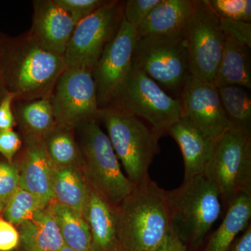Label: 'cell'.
Here are the masks:
<instances>
[{
	"label": "cell",
	"mask_w": 251,
	"mask_h": 251,
	"mask_svg": "<svg viewBox=\"0 0 251 251\" xmlns=\"http://www.w3.org/2000/svg\"><path fill=\"white\" fill-rule=\"evenodd\" d=\"M32 6L29 35L42 49L64 56L76 24L54 0H34Z\"/></svg>",
	"instance_id": "cell-14"
},
{
	"label": "cell",
	"mask_w": 251,
	"mask_h": 251,
	"mask_svg": "<svg viewBox=\"0 0 251 251\" xmlns=\"http://www.w3.org/2000/svg\"><path fill=\"white\" fill-rule=\"evenodd\" d=\"M172 228L180 240L199 247L222 211L219 191L204 174L166 191Z\"/></svg>",
	"instance_id": "cell-3"
},
{
	"label": "cell",
	"mask_w": 251,
	"mask_h": 251,
	"mask_svg": "<svg viewBox=\"0 0 251 251\" xmlns=\"http://www.w3.org/2000/svg\"><path fill=\"white\" fill-rule=\"evenodd\" d=\"M49 208L64 245L77 251H92L90 229L83 214L53 201Z\"/></svg>",
	"instance_id": "cell-24"
},
{
	"label": "cell",
	"mask_w": 251,
	"mask_h": 251,
	"mask_svg": "<svg viewBox=\"0 0 251 251\" xmlns=\"http://www.w3.org/2000/svg\"><path fill=\"white\" fill-rule=\"evenodd\" d=\"M133 63L162 88L179 92L191 76L184 35L137 39Z\"/></svg>",
	"instance_id": "cell-8"
},
{
	"label": "cell",
	"mask_w": 251,
	"mask_h": 251,
	"mask_svg": "<svg viewBox=\"0 0 251 251\" xmlns=\"http://www.w3.org/2000/svg\"><path fill=\"white\" fill-rule=\"evenodd\" d=\"M22 146V137L17 132L13 129L0 131V154L6 161L14 163Z\"/></svg>",
	"instance_id": "cell-33"
},
{
	"label": "cell",
	"mask_w": 251,
	"mask_h": 251,
	"mask_svg": "<svg viewBox=\"0 0 251 251\" xmlns=\"http://www.w3.org/2000/svg\"><path fill=\"white\" fill-rule=\"evenodd\" d=\"M59 251H77L74 250V249H72V248H69L67 247V246L64 245V247L62 248Z\"/></svg>",
	"instance_id": "cell-39"
},
{
	"label": "cell",
	"mask_w": 251,
	"mask_h": 251,
	"mask_svg": "<svg viewBox=\"0 0 251 251\" xmlns=\"http://www.w3.org/2000/svg\"><path fill=\"white\" fill-rule=\"evenodd\" d=\"M196 3V0H161L137 29V39L184 35Z\"/></svg>",
	"instance_id": "cell-18"
},
{
	"label": "cell",
	"mask_w": 251,
	"mask_h": 251,
	"mask_svg": "<svg viewBox=\"0 0 251 251\" xmlns=\"http://www.w3.org/2000/svg\"><path fill=\"white\" fill-rule=\"evenodd\" d=\"M49 205L40 198L19 187L1 214L6 221L18 227L31 219L38 211Z\"/></svg>",
	"instance_id": "cell-27"
},
{
	"label": "cell",
	"mask_w": 251,
	"mask_h": 251,
	"mask_svg": "<svg viewBox=\"0 0 251 251\" xmlns=\"http://www.w3.org/2000/svg\"><path fill=\"white\" fill-rule=\"evenodd\" d=\"M19 188V172L15 163L0 161V213Z\"/></svg>",
	"instance_id": "cell-29"
},
{
	"label": "cell",
	"mask_w": 251,
	"mask_h": 251,
	"mask_svg": "<svg viewBox=\"0 0 251 251\" xmlns=\"http://www.w3.org/2000/svg\"><path fill=\"white\" fill-rule=\"evenodd\" d=\"M179 100L182 117L209 138L215 139L229 128L219 89L212 82L190 76Z\"/></svg>",
	"instance_id": "cell-13"
},
{
	"label": "cell",
	"mask_w": 251,
	"mask_h": 251,
	"mask_svg": "<svg viewBox=\"0 0 251 251\" xmlns=\"http://www.w3.org/2000/svg\"><path fill=\"white\" fill-rule=\"evenodd\" d=\"M20 235L16 226L0 216V251H13L19 247Z\"/></svg>",
	"instance_id": "cell-34"
},
{
	"label": "cell",
	"mask_w": 251,
	"mask_h": 251,
	"mask_svg": "<svg viewBox=\"0 0 251 251\" xmlns=\"http://www.w3.org/2000/svg\"><path fill=\"white\" fill-rule=\"evenodd\" d=\"M168 133L179 146L184 162V179L204 174L212 153L214 140L187 119L172 126Z\"/></svg>",
	"instance_id": "cell-16"
},
{
	"label": "cell",
	"mask_w": 251,
	"mask_h": 251,
	"mask_svg": "<svg viewBox=\"0 0 251 251\" xmlns=\"http://www.w3.org/2000/svg\"><path fill=\"white\" fill-rule=\"evenodd\" d=\"M5 36L6 35L0 31V102L8 92L6 82H5L4 67H3V42H4Z\"/></svg>",
	"instance_id": "cell-38"
},
{
	"label": "cell",
	"mask_w": 251,
	"mask_h": 251,
	"mask_svg": "<svg viewBox=\"0 0 251 251\" xmlns=\"http://www.w3.org/2000/svg\"><path fill=\"white\" fill-rule=\"evenodd\" d=\"M124 1L108 3L77 23L64 54L66 68L92 72L104 49L120 27Z\"/></svg>",
	"instance_id": "cell-10"
},
{
	"label": "cell",
	"mask_w": 251,
	"mask_h": 251,
	"mask_svg": "<svg viewBox=\"0 0 251 251\" xmlns=\"http://www.w3.org/2000/svg\"><path fill=\"white\" fill-rule=\"evenodd\" d=\"M13 110L21 134L44 140L56 126L50 99L14 101Z\"/></svg>",
	"instance_id": "cell-23"
},
{
	"label": "cell",
	"mask_w": 251,
	"mask_h": 251,
	"mask_svg": "<svg viewBox=\"0 0 251 251\" xmlns=\"http://www.w3.org/2000/svg\"><path fill=\"white\" fill-rule=\"evenodd\" d=\"M218 89L229 125L251 130V99L249 90L237 85Z\"/></svg>",
	"instance_id": "cell-26"
},
{
	"label": "cell",
	"mask_w": 251,
	"mask_h": 251,
	"mask_svg": "<svg viewBox=\"0 0 251 251\" xmlns=\"http://www.w3.org/2000/svg\"><path fill=\"white\" fill-rule=\"evenodd\" d=\"M21 251H59L64 241L49 205L18 226Z\"/></svg>",
	"instance_id": "cell-19"
},
{
	"label": "cell",
	"mask_w": 251,
	"mask_h": 251,
	"mask_svg": "<svg viewBox=\"0 0 251 251\" xmlns=\"http://www.w3.org/2000/svg\"><path fill=\"white\" fill-rule=\"evenodd\" d=\"M229 251H251V226L249 224L244 233L235 239Z\"/></svg>",
	"instance_id": "cell-37"
},
{
	"label": "cell",
	"mask_w": 251,
	"mask_h": 251,
	"mask_svg": "<svg viewBox=\"0 0 251 251\" xmlns=\"http://www.w3.org/2000/svg\"><path fill=\"white\" fill-rule=\"evenodd\" d=\"M160 1L127 0L124 1L123 17L137 30Z\"/></svg>",
	"instance_id": "cell-31"
},
{
	"label": "cell",
	"mask_w": 251,
	"mask_h": 251,
	"mask_svg": "<svg viewBox=\"0 0 251 251\" xmlns=\"http://www.w3.org/2000/svg\"><path fill=\"white\" fill-rule=\"evenodd\" d=\"M44 142L54 168L82 167V155L74 128L56 125Z\"/></svg>",
	"instance_id": "cell-25"
},
{
	"label": "cell",
	"mask_w": 251,
	"mask_h": 251,
	"mask_svg": "<svg viewBox=\"0 0 251 251\" xmlns=\"http://www.w3.org/2000/svg\"><path fill=\"white\" fill-rule=\"evenodd\" d=\"M251 218V195H239L227 206L226 216L204 251H229L238 234L249 226Z\"/></svg>",
	"instance_id": "cell-21"
},
{
	"label": "cell",
	"mask_w": 251,
	"mask_h": 251,
	"mask_svg": "<svg viewBox=\"0 0 251 251\" xmlns=\"http://www.w3.org/2000/svg\"><path fill=\"white\" fill-rule=\"evenodd\" d=\"M109 108L144 119L160 136L182 117L179 99H175L135 64Z\"/></svg>",
	"instance_id": "cell-7"
},
{
	"label": "cell",
	"mask_w": 251,
	"mask_h": 251,
	"mask_svg": "<svg viewBox=\"0 0 251 251\" xmlns=\"http://www.w3.org/2000/svg\"><path fill=\"white\" fill-rule=\"evenodd\" d=\"M207 2L219 18L251 23V0H207Z\"/></svg>",
	"instance_id": "cell-28"
},
{
	"label": "cell",
	"mask_w": 251,
	"mask_h": 251,
	"mask_svg": "<svg viewBox=\"0 0 251 251\" xmlns=\"http://www.w3.org/2000/svg\"><path fill=\"white\" fill-rule=\"evenodd\" d=\"M56 125L74 128L90 121L98 122L97 90L92 72L66 68L50 98Z\"/></svg>",
	"instance_id": "cell-11"
},
{
	"label": "cell",
	"mask_w": 251,
	"mask_h": 251,
	"mask_svg": "<svg viewBox=\"0 0 251 251\" xmlns=\"http://www.w3.org/2000/svg\"><path fill=\"white\" fill-rule=\"evenodd\" d=\"M75 24L88 17L108 3L109 0H54Z\"/></svg>",
	"instance_id": "cell-30"
},
{
	"label": "cell",
	"mask_w": 251,
	"mask_h": 251,
	"mask_svg": "<svg viewBox=\"0 0 251 251\" xmlns=\"http://www.w3.org/2000/svg\"><path fill=\"white\" fill-rule=\"evenodd\" d=\"M90 186L82 168L66 167L54 168L52 190L53 202L75 209L83 214Z\"/></svg>",
	"instance_id": "cell-22"
},
{
	"label": "cell",
	"mask_w": 251,
	"mask_h": 251,
	"mask_svg": "<svg viewBox=\"0 0 251 251\" xmlns=\"http://www.w3.org/2000/svg\"><path fill=\"white\" fill-rule=\"evenodd\" d=\"M204 174L227 208L239 195H251V130L229 125L215 138Z\"/></svg>",
	"instance_id": "cell-6"
},
{
	"label": "cell",
	"mask_w": 251,
	"mask_h": 251,
	"mask_svg": "<svg viewBox=\"0 0 251 251\" xmlns=\"http://www.w3.org/2000/svg\"><path fill=\"white\" fill-rule=\"evenodd\" d=\"M99 120L105 126L112 148L130 182L136 186L150 178L149 169L159 153L161 136L138 117L117 109L100 110Z\"/></svg>",
	"instance_id": "cell-5"
},
{
	"label": "cell",
	"mask_w": 251,
	"mask_h": 251,
	"mask_svg": "<svg viewBox=\"0 0 251 251\" xmlns=\"http://www.w3.org/2000/svg\"><path fill=\"white\" fill-rule=\"evenodd\" d=\"M14 100V94L7 92L0 102V131L13 129L16 125L13 110Z\"/></svg>",
	"instance_id": "cell-35"
},
{
	"label": "cell",
	"mask_w": 251,
	"mask_h": 251,
	"mask_svg": "<svg viewBox=\"0 0 251 251\" xmlns=\"http://www.w3.org/2000/svg\"><path fill=\"white\" fill-rule=\"evenodd\" d=\"M3 67L8 92L14 101L50 99L59 77L66 69L64 56L42 49L28 31L5 36Z\"/></svg>",
	"instance_id": "cell-1"
},
{
	"label": "cell",
	"mask_w": 251,
	"mask_h": 251,
	"mask_svg": "<svg viewBox=\"0 0 251 251\" xmlns=\"http://www.w3.org/2000/svg\"><path fill=\"white\" fill-rule=\"evenodd\" d=\"M75 133L87 182L112 205L118 206L135 185L122 172L108 135L97 121L82 124L75 128Z\"/></svg>",
	"instance_id": "cell-4"
},
{
	"label": "cell",
	"mask_w": 251,
	"mask_h": 251,
	"mask_svg": "<svg viewBox=\"0 0 251 251\" xmlns=\"http://www.w3.org/2000/svg\"><path fill=\"white\" fill-rule=\"evenodd\" d=\"M153 251H187V249L172 228L166 239Z\"/></svg>",
	"instance_id": "cell-36"
},
{
	"label": "cell",
	"mask_w": 251,
	"mask_h": 251,
	"mask_svg": "<svg viewBox=\"0 0 251 251\" xmlns=\"http://www.w3.org/2000/svg\"><path fill=\"white\" fill-rule=\"evenodd\" d=\"M83 216L90 229L92 251H119L116 206L91 186Z\"/></svg>",
	"instance_id": "cell-17"
},
{
	"label": "cell",
	"mask_w": 251,
	"mask_h": 251,
	"mask_svg": "<svg viewBox=\"0 0 251 251\" xmlns=\"http://www.w3.org/2000/svg\"><path fill=\"white\" fill-rule=\"evenodd\" d=\"M22 152L17 166L19 187L35 195L47 204L53 201L52 184L54 166L44 140L23 135Z\"/></svg>",
	"instance_id": "cell-15"
},
{
	"label": "cell",
	"mask_w": 251,
	"mask_h": 251,
	"mask_svg": "<svg viewBox=\"0 0 251 251\" xmlns=\"http://www.w3.org/2000/svg\"><path fill=\"white\" fill-rule=\"evenodd\" d=\"M220 25L226 37L251 47V23L242 21L219 18Z\"/></svg>",
	"instance_id": "cell-32"
},
{
	"label": "cell",
	"mask_w": 251,
	"mask_h": 251,
	"mask_svg": "<svg viewBox=\"0 0 251 251\" xmlns=\"http://www.w3.org/2000/svg\"><path fill=\"white\" fill-rule=\"evenodd\" d=\"M136 29L122 17L120 27L92 71L99 110L111 105L133 64Z\"/></svg>",
	"instance_id": "cell-12"
},
{
	"label": "cell",
	"mask_w": 251,
	"mask_h": 251,
	"mask_svg": "<svg viewBox=\"0 0 251 251\" xmlns=\"http://www.w3.org/2000/svg\"><path fill=\"white\" fill-rule=\"evenodd\" d=\"M184 38L191 76L213 82L226 37L220 25L219 18L207 0H196Z\"/></svg>",
	"instance_id": "cell-9"
},
{
	"label": "cell",
	"mask_w": 251,
	"mask_h": 251,
	"mask_svg": "<svg viewBox=\"0 0 251 251\" xmlns=\"http://www.w3.org/2000/svg\"><path fill=\"white\" fill-rule=\"evenodd\" d=\"M251 48L226 37L224 52L212 83L217 88L237 85L251 90Z\"/></svg>",
	"instance_id": "cell-20"
},
{
	"label": "cell",
	"mask_w": 251,
	"mask_h": 251,
	"mask_svg": "<svg viewBox=\"0 0 251 251\" xmlns=\"http://www.w3.org/2000/svg\"><path fill=\"white\" fill-rule=\"evenodd\" d=\"M119 251H153L172 225L166 191L148 178L116 206Z\"/></svg>",
	"instance_id": "cell-2"
}]
</instances>
